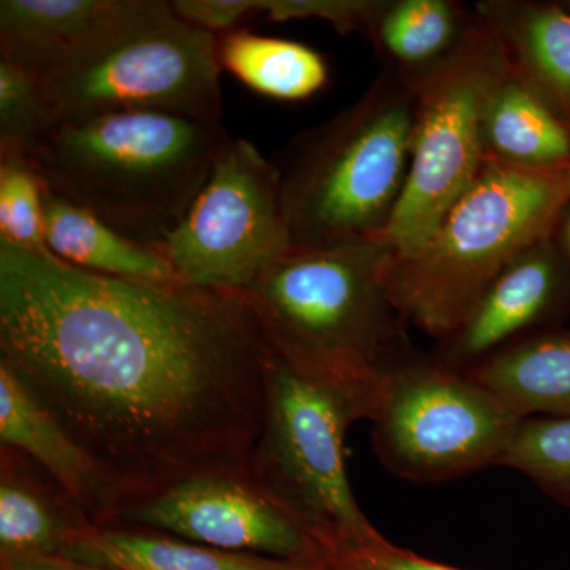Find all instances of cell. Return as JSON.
<instances>
[{
  "label": "cell",
  "mask_w": 570,
  "mask_h": 570,
  "mask_svg": "<svg viewBox=\"0 0 570 570\" xmlns=\"http://www.w3.org/2000/svg\"><path fill=\"white\" fill-rule=\"evenodd\" d=\"M550 238L553 239L570 272V200L561 209L560 216H558L557 223L553 225V230H551Z\"/></svg>",
  "instance_id": "f546056e"
},
{
  "label": "cell",
  "mask_w": 570,
  "mask_h": 570,
  "mask_svg": "<svg viewBox=\"0 0 570 570\" xmlns=\"http://www.w3.org/2000/svg\"><path fill=\"white\" fill-rule=\"evenodd\" d=\"M367 422L390 474L441 483L499 466L520 420L474 377L412 346L382 374Z\"/></svg>",
  "instance_id": "ba28073f"
},
{
  "label": "cell",
  "mask_w": 570,
  "mask_h": 570,
  "mask_svg": "<svg viewBox=\"0 0 570 570\" xmlns=\"http://www.w3.org/2000/svg\"><path fill=\"white\" fill-rule=\"evenodd\" d=\"M411 81L387 69L346 110L288 145L281 189L292 247L385 238L411 170Z\"/></svg>",
  "instance_id": "277c9868"
},
{
  "label": "cell",
  "mask_w": 570,
  "mask_h": 570,
  "mask_svg": "<svg viewBox=\"0 0 570 570\" xmlns=\"http://www.w3.org/2000/svg\"><path fill=\"white\" fill-rule=\"evenodd\" d=\"M322 570H336L335 568H333L332 564H328V562H326V564L324 566V569Z\"/></svg>",
  "instance_id": "1f68e13d"
},
{
  "label": "cell",
  "mask_w": 570,
  "mask_h": 570,
  "mask_svg": "<svg viewBox=\"0 0 570 570\" xmlns=\"http://www.w3.org/2000/svg\"><path fill=\"white\" fill-rule=\"evenodd\" d=\"M519 420L570 417V330L527 337L468 371Z\"/></svg>",
  "instance_id": "e0dca14e"
},
{
  "label": "cell",
  "mask_w": 570,
  "mask_h": 570,
  "mask_svg": "<svg viewBox=\"0 0 570 570\" xmlns=\"http://www.w3.org/2000/svg\"><path fill=\"white\" fill-rule=\"evenodd\" d=\"M108 524L277 560L326 562L305 532L261 493L245 474H206L134 499Z\"/></svg>",
  "instance_id": "8fae6325"
},
{
  "label": "cell",
  "mask_w": 570,
  "mask_h": 570,
  "mask_svg": "<svg viewBox=\"0 0 570 570\" xmlns=\"http://www.w3.org/2000/svg\"><path fill=\"white\" fill-rule=\"evenodd\" d=\"M217 41L170 2L115 0L41 86L58 126L129 111L223 121Z\"/></svg>",
  "instance_id": "5b68a950"
},
{
  "label": "cell",
  "mask_w": 570,
  "mask_h": 570,
  "mask_svg": "<svg viewBox=\"0 0 570 570\" xmlns=\"http://www.w3.org/2000/svg\"><path fill=\"white\" fill-rule=\"evenodd\" d=\"M365 420L351 397L311 381L272 351L265 414L246 478L321 549L325 561L381 538L352 493L344 438Z\"/></svg>",
  "instance_id": "52a82bcc"
},
{
  "label": "cell",
  "mask_w": 570,
  "mask_h": 570,
  "mask_svg": "<svg viewBox=\"0 0 570 570\" xmlns=\"http://www.w3.org/2000/svg\"><path fill=\"white\" fill-rule=\"evenodd\" d=\"M45 245L56 258L94 275L175 283L174 266L159 249L138 245L80 206L47 189Z\"/></svg>",
  "instance_id": "d6986e66"
},
{
  "label": "cell",
  "mask_w": 570,
  "mask_h": 570,
  "mask_svg": "<svg viewBox=\"0 0 570 570\" xmlns=\"http://www.w3.org/2000/svg\"><path fill=\"white\" fill-rule=\"evenodd\" d=\"M474 21L455 0H379L365 37L384 67L412 80L452 55Z\"/></svg>",
  "instance_id": "ffe728a7"
},
{
  "label": "cell",
  "mask_w": 570,
  "mask_h": 570,
  "mask_svg": "<svg viewBox=\"0 0 570 570\" xmlns=\"http://www.w3.org/2000/svg\"><path fill=\"white\" fill-rule=\"evenodd\" d=\"M499 466L527 475L547 497L570 509V417L520 420Z\"/></svg>",
  "instance_id": "603a6c76"
},
{
  "label": "cell",
  "mask_w": 570,
  "mask_h": 570,
  "mask_svg": "<svg viewBox=\"0 0 570 570\" xmlns=\"http://www.w3.org/2000/svg\"><path fill=\"white\" fill-rule=\"evenodd\" d=\"M487 163L530 171L570 167V124L512 73L491 96L483 119Z\"/></svg>",
  "instance_id": "ac0fdd59"
},
{
  "label": "cell",
  "mask_w": 570,
  "mask_h": 570,
  "mask_svg": "<svg viewBox=\"0 0 570 570\" xmlns=\"http://www.w3.org/2000/svg\"><path fill=\"white\" fill-rule=\"evenodd\" d=\"M570 318V272L550 236L505 266L433 355L453 370L480 363Z\"/></svg>",
  "instance_id": "7c38bea8"
},
{
  "label": "cell",
  "mask_w": 570,
  "mask_h": 570,
  "mask_svg": "<svg viewBox=\"0 0 570 570\" xmlns=\"http://www.w3.org/2000/svg\"><path fill=\"white\" fill-rule=\"evenodd\" d=\"M96 527L69 494L21 453L0 449V558L61 557Z\"/></svg>",
  "instance_id": "5bb4252c"
},
{
  "label": "cell",
  "mask_w": 570,
  "mask_h": 570,
  "mask_svg": "<svg viewBox=\"0 0 570 570\" xmlns=\"http://www.w3.org/2000/svg\"><path fill=\"white\" fill-rule=\"evenodd\" d=\"M377 6L379 0H261L262 14L268 20H321L343 36H365Z\"/></svg>",
  "instance_id": "484cf974"
},
{
  "label": "cell",
  "mask_w": 570,
  "mask_h": 570,
  "mask_svg": "<svg viewBox=\"0 0 570 570\" xmlns=\"http://www.w3.org/2000/svg\"><path fill=\"white\" fill-rule=\"evenodd\" d=\"M326 562L336 570H461L397 549L384 535L341 551Z\"/></svg>",
  "instance_id": "83f0119b"
},
{
  "label": "cell",
  "mask_w": 570,
  "mask_h": 570,
  "mask_svg": "<svg viewBox=\"0 0 570 570\" xmlns=\"http://www.w3.org/2000/svg\"><path fill=\"white\" fill-rule=\"evenodd\" d=\"M474 13L504 48L513 73L570 124V14L560 0H480Z\"/></svg>",
  "instance_id": "9a60e30c"
},
{
  "label": "cell",
  "mask_w": 570,
  "mask_h": 570,
  "mask_svg": "<svg viewBox=\"0 0 570 570\" xmlns=\"http://www.w3.org/2000/svg\"><path fill=\"white\" fill-rule=\"evenodd\" d=\"M0 449L14 450L37 464L96 527L110 521L118 505L110 483L3 362H0Z\"/></svg>",
  "instance_id": "4fadbf2b"
},
{
  "label": "cell",
  "mask_w": 570,
  "mask_h": 570,
  "mask_svg": "<svg viewBox=\"0 0 570 570\" xmlns=\"http://www.w3.org/2000/svg\"><path fill=\"white\" fill-rule=\"evenodd\" d=\"M570 200V167L530 171L487 163L417 254L387 273L396 309L420 332L444 340L520 254L550 236Z\"/></svg>",
  "instance_id": "8992f818"
},
{
  "label": "cell",
  "mask_w": 570,
  "mask_h": 570,
  "mask_svg": "<svg viewBox=\"0 0 570 570\" xmlns=\"http://www.w3.org/2000/svg\"><path fill=\"white\" fill-rule=\"evenodd\" d=\"M2 570H115L70 560L66 557L26 558V560L2 561Z\"/></svg>",
  "instance_id": "f1b7e54d"
},
{
  "label": "cell",
  "mask_w": 570,
  "mask_h": 570,
  "mask_svg": "<svg viewBox=\"0 0 570 570\" xmlns=\"http://www.w3.org/2000/svg\"><path fill=\"white\" fill-rule=\"evenodd\" d=\"M61 557L115 570H322L326 564L234 553L164 532L116 524L88 528Z\"/></svg>",
  "instance_id": "2e32d148"
},
{
  "label": "cell",
  "mask_w": 570,
  "mask_h": 570,
  "mask_svg": "<svg viewBox=\"0 0 570 570\" xmlns=\"http://www.w3.org/2000/svg\"><path fill=\"white\" fill-rule=\"evenodd\" d=\"M395 258L387 238L292 247L243 292L272 351L365 420L382 374L412 347L389 292Z\"/></svg>",
  "instance_id": "7a4b0ae2"
},
{
  "label": "cell",
  "mask_w": 570,
  "mask_h": 570,
  "mask_svg": "<svg viewBox=\"0 0 570 570\" xmlns=\"http://www.w3.org/2000/svg\"><path fill=\"white\" fill-rule=\"evenodd\" d=\"M56 127L39 78L0 59V156L31 159Z\"/></svg>",
  "instance_id": "cb8c5ba5"
},
{
  "label": "cell",
  "mask_w": 570,
  "mask_h": 570,
  "mask_svg": "<svg viewBox=\"0 0 570 570\" xmlns=\"http://www.w3.org/2000/svg\"><path fill=\"white\" fill-rule=\"evenodd\" d=\"M171 7L184 21L219 37L238 31L261 17V0H174Z\"/></svg>",
  "instance_id": "4316f807"
},
{
  "label": "cell",
  "mask_w": 570,
  "mask_h": 570,
  "mask_svg": "<svg viewBox=\"0 0 570 570\" xmlns=\"http://www.w3.org/2000/svg\"><path fill=\"white\" fill-rule=\"evenodd\" d=\"M269 355L238 292L94 275L0 239V362L88 453L116 509L246 475Z\"/></svg>",
  "instance_id": "6da1fadb"
},
{
  "label": "cell",
  "mask_w": 570,
  "mask_h": 570,
  "mask_svg": "<svg viewBox=\"0 0 570 570\" xmlns=\"http://www.w3.org/2000/svg\"><path fill=\"white\" fill-rule=\"evenodd\" d=\"M115 0H2L0 59L43 80Z\"/></svg>",
  "instance_id": "44dd1931"
},
{
  "label": "cell",
  "mask_w": 570,
  "mask_h": 570,
  "mask_svg": "<svg viewBox=\"0 0 570 570\" xmlns=\"http://www.w3.org/2000/svg\"><path fill=\"white\" fill-rule=\"evenodd\" d=\"M560 3L562 9L568 11V13L570 14V0H560Z\"/></svg>",
  "instance_id": "4dcf8cb0"
},
{
  "label": "cell",
  "mask_w": 570,
  "mask_h": 570,
  "mask_svg": "<svg viewBox=\"0 0 570 570\" xmlns=\"http://www.w3.org/2000/svg\"><path fill=\"white\" fill-rule=\"evenodd\" d=\"M291 249L279 167L254 142L230 138L159 250L183 283L243 294Z\"/></svg>",
  "instance_id": "30bf717a"
},
{
  "label": "cell",
  "mask_w": 570,
  "mask_h": 570,
  "mask_svg": "<svg viewBox=\"0 0 570 570\" xmlns=\"http://www.w3.org/2000/svg\"><path fill=\"white\" fill-rule=\"evenodd\" d=\"M47 186L28 157L0 156V239L48 253L45 245Z\"/></svg>",
  "instance_id": "d4e9b609"
},
{
  "label": "cell",
  "mask_w": 570,
  "mask_h": 570,
  "mask_svg": "<svg viewBox=\"0 0 570 570\" xmlns=\"http://www.w3.org/2000/svg\"><path fill=\"white\" fill-rule=\"evenodd\" d=\"M510 73L504 48L475 17L452 55L409 80L417 99L411 170L385 235L397 258L417 254L482 174L487 107Z\"/></svg>",
  "instance_id": "9c48e42d"
},
{
  "label": "cell",
  "mask_w": 570,
  "mask_h": 570,
  "mask_svg": "<svg viewBox=\"0 0 570 570\" xmlns=\"http://www.w3.org/2000/svg\"><path fill=\"white\" fill-rule=\"evenodd\" d=\"M228 140L223 121L112 112L59 124L29 160L50 193L138 245L160 249Z\"/></svg>",
  "instance_id": "3957f363"
},
{
  "label": "cell",
  "mask_w": 570,
  "mask_h": 570,
  "mask_svg": "<svg viewBox=\"0 0 570 570\" xmlns=\"http://www.w3.org/2000/svg\"><path fill=\"white\" fill-rule=\"evenodd\" d=\"M220 69L261 96L299 102L316 96L330 80L324 56L298 41L238 29L219 37Z\"/></svg>",
  "instance_id": "7402d4cb"
}]
</instances>
